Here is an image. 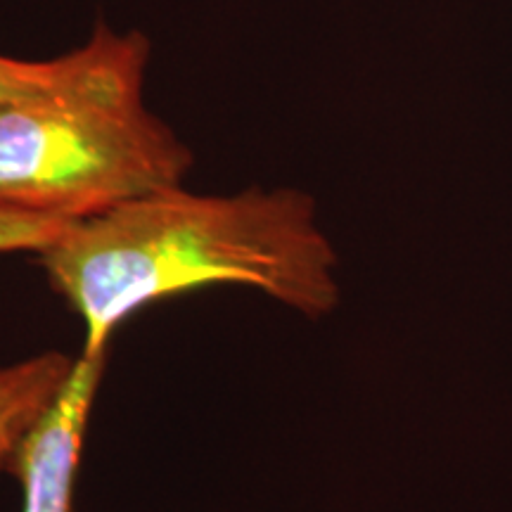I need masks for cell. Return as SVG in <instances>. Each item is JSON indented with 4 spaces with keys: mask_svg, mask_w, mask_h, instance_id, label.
Wrapping results in <instances>:
<instances>
[{
    "mask_svg": "<svg viewBox=\"0 0 512 512\" xmlns=\"http://www.w3.org/2000/svg\"><path fill=\"white\" fill-rule=\"evenodd\" d=\"M83 64V46L55 60H15L0 55V105L53 93L69 83Z\"/></svg>",
    "mask_w": 512,
    "mask_h": 512,
    "instance_id": "obj_4",
    "label": "cell"
},
{
    "mask_svg": "<svg viewBox=\"0 0 512 512\" xmlns=\"http://www.w3.org/2000/svg\"><path fill=\"white\" fill-rule=\"evenodd\" d=\"M150 41L98 24L76 76L0 105V207L81 221L183 185L190 147L145 105Z\"/></svg>",
    "mask_w": 512,
    "mask_h": 512,
    "instance_id": "obj_2",
    "label": "cell"
},
{
    "mask_svg": "<svg viewBox=\"0 0 512 512\" xmlns=\"http://www.w3.org/2000/svg\"><path fill=\"white\" fill-rule=\"evenodd\" d=\"M38 259L86 325V351H105L145 306L207 285L254 287L306 318L339 304L337 252L297 188L155 190L74 221Z\"/></svg>",
    "mask_w": 512,
    "mask_h": 512,
    "instance_id": "obj_1",
    "label": "cell"
},
{
    "mask_svg": "<svg viewBox=\"0 0 512 512\" xmlns=\"http://www.w3.org/2000/svg\"><path fill=\"white\" fill-rule=\"evenodd\" d=\"M76 363L79 356L48 351L0 368V472H12L22 446L67 392Z\"/></svg>",
    "mask_w": 512,
    "mask_h": 512,
    "instance_id": "obj_3",
    "label": "cell"
},
{
    "mask_svg": "<svg viewBox=\"0 0 512 512\" xmlns=\"http://www.w3.org/2000/svg\"><path fill=\"white\" fill-rule=\"evenodd\" d=\"M74 221L60 216L34 214L0 207V254L5 252H43L72 226Z\"/></svg>",
    "mask_w": 512,
    "mask_h": 512,
    "instance_id": "obj_5",
    "label": "cell"
}]
</instances>
